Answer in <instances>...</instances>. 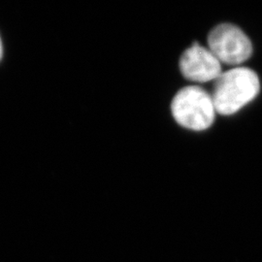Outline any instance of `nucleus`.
Returning <instances> with one entry per match:
<instances>
[{"instance_id": "39448f33", "label": "nucleus", "mask_w": 262, "mask_h": 262, "mask_svg": "<svg viewBox=\"0 0 262 262\" xmlns=\"http://www.w3.org/2000/svg\"><path fill=\"white\" fill-rule=\"evenodd\" d=\"M2 56V43H1V39H0V58Z\"/></svg>"}, {"instance_id": "7ed1b4c3", "label": "nucleus", "mask_w": 262, "mask_h": 262, "mask_svg": "<svg viewBox=\"0 0 262 262\" xmlns=\"http://www.w3.org/2000/svg\"><path fill=\"white\" fill-rule=\"evenodd\" d=\"M208 45L220 62L225 64H240L253 54L249 37L240 28L229 24L215 27L208 36Z\"/></svg>"}, {"instance_id": "f03ea898", "label": "nucleus", "mask_w": 262, "mask_h": 262, "mask_svg": "<svg viewBox=\"0 0 262 262\" xmlns=\"http://www.w3.org/2000/svg\"><path fill=\"white\" fill-rule=\"evenodd\" d=\"M171 110L179 124L191 130H205L215 121L211 94L199 86H187L175 95Z\"/></svg>"}, {"instance_id": "f257e3e1", "label": "nucleus", "mask_w": 262, "mask_h": 262, "mask_svg": "<svg viewBox=\"0 0 262 262\" xmlns=\"http://www.w3.org/2000/svg\"><path fill=\"white\" fill-rule=\"evenodd\" d=\"M259 90V79L250 68L236 67L222 73L215 79L211 94L215 112L233 115L254 99Z\"/></svg>"}, {"instance_id": "20e7f679", "label": "nucleus", "mask_w": 262, "mask_h": 262, "mask_svg": "<svg viewBox=\"0 0 262 262\" xmlns=\"http://www.w3.org/2000/svg\"><path fill=\"white\" fill-rule=\"evenodd\" d=\"M180 68L187 79L198 83L215 81L223 73L221 62L209 48L198 44L188 48L183 54Z\"/></svg>"}]
</instances>
